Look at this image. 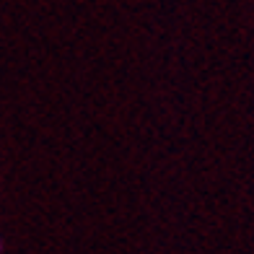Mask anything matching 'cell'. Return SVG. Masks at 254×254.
Returning <instances> with one entry per match:
<instances>
[{"label": "cell", "mask_w": 254, "mask_h": 254, "mask_svg": "<svg viewBox=\"0 0 254 254\" xmlns=\"http://www.w3.org/2000/svg\"><path fill=\"white\" fill-rule=\"evenodd\" d=\"M0 249H3V247H0Z\"/></svg>", "instance_id": "6da1fadb"}]
</instances>
